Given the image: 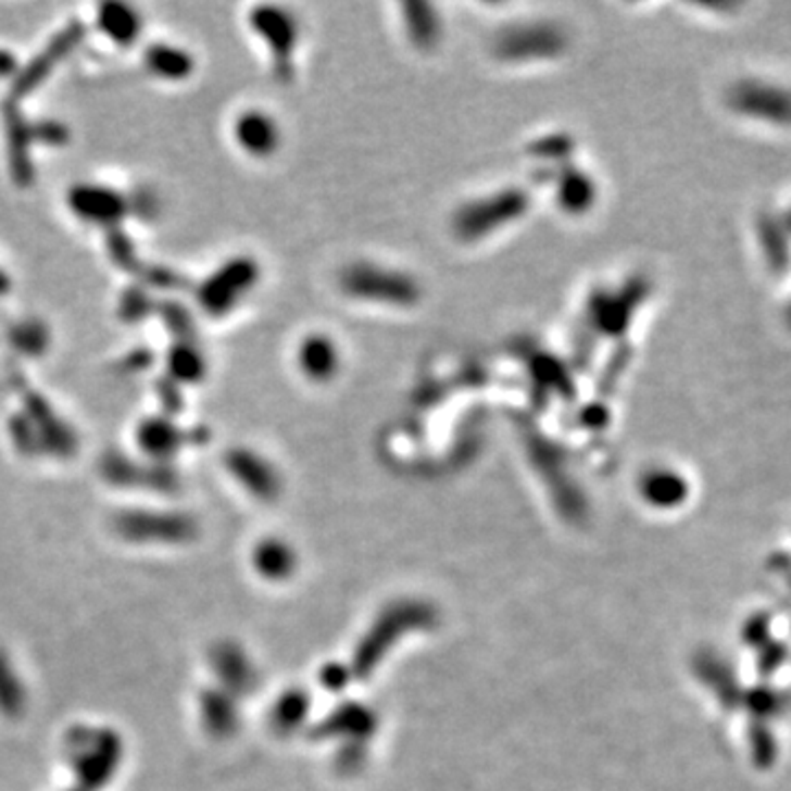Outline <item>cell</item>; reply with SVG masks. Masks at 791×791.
Instances as JSON below:
<instances>
[{
  "label": "cell",
  "mask_w": 791,
  "mask_h": 791,
  "mask_svg": "<svg viewBox=\"0 0 791 791\" xmlns=\"http://www.w3.org/2000/svg\"><path fill=\"white\" fill-rule=\"evenodd\" d=\"M787 322H789V326H791V304H789V309H787Z\"/></svg>",
  "instance_id": "cell-18"
},
{
  "label": "cell",
  "mask_w": 791,
  "mask_h": 791,
  "mask_svg": "<svg viewBox=\"0 0 791 791\" xmlns=\"http://www.w3.org/2000/svg\"><path fill=\"white\" fill-rule=\"evenodd\" d=\"M236 139L251 154H266L275 148V126L262 113H244L236 122Z\"/></svg>",
  "instance_id": "cell-9"
},
{
  "label": "cell",
  "mask_w": 791,
  "mask_h": 791,
  "mask_svg": "<svg viewBox=\"0 0 791 791\" xmlns=\"http://www.w3.org/2000/svg\"><path fill=\"white\" fill-rule=\"evenodd\" d=\"M784 227H787V231H789V234H791V214H789V218H787V221H784Z\"/></svg>",
  "instance_id": "cell-17"
},
{
  "label": "cell",
  "mask_w": 791,
  "mask_h": 791,
  "mask_svg": "<svg viewBox=\"0 0 791 791\" xmlns=\"http://www.w3.org/2000/svg\"><path fill=\"white\" fill-rule=\"evenodd\" d=\"M97 25H99V29H102V34L117 47L135 45L143 29L139 14L130 5H124V3H106L99 8Z\"/></svg>",
  "instance_id": "cell-5"
},
{
  "label": "cell",
  "mask_w": 791,
  "mask_h": 791,
  "mask_svg": "<svg viewBox=\"0 0 791 791\" xmlns=\"http://www.w3.org/2000/svg\"><path fill=\"white\" fill-rule=\"evenodd\" d=\"M12 341L16 348H21L25 354H40L47 348V330L40 324H25L18 326L12 335Z\"/></svg>",
  "instance_id": "cell-12"
},
{
  "label": "cell",
  "mask_w": 791,
  "mask_h": 791,
  "mask_svg": "<svg viewBox=\"0 0 791 791\" xmlns=\"http://www.w3.org/2000/svg\"><path fill=\"white\" fill-rule=\"evenodd\" d=\"M143 62L154 77H161L167 81H180L193 73V58L185 49L163 45V42L148 47Z\"/></svg>",
  "instance_id": "cell-8"
},
{
  "label": "cell",
  "mask_w": 791,
  "mask_h": 791,
  "mask_svg": "<svg viewBox=\"0 0 791 791\" xmlns=\"http://www.w3.org/2000/svg\"><path fill=\"white\" fill-rule=\"evenodd\" d=\"M8 290H10V277L3 271H0V294L8 292Z\"/></svg>",
  "instance_id": "cell-16"
},
{
  "label": "cell",
  "mask_w": 791,
  "mask_h": 791,
  "mask_svg": "<svg viewBox=\"0 0 791 791\" xmlns=\"http://www.w3.org/2000/svg\"><path fill=\"white\" fill-rule=\"evenodd\" d=\"M187 442V434L167 418H146L137 429V444L152 457H167Z\"/></svg>",
  "instance_id": "cell-6"
},
{
  "label": "cell",
  "mask_w": 791,
  "mask_h": 791,
  "mask_svg": "<svg viewBox=\"0 0 791 791\" xmlns=\"http://www.w3.org/2000/svg\"><path fill=\"white\" fill-rule=\"evenodd\" d=\"M5 122H8V139H10V163H12V174L16 178V183L27 185L32 180V159H29V148H32V128L27 126V122L21 117V113L14 106L5 109Z\"/></svg>",
  "instance_id": "cell-7"
},
{
  "label": "cell",
  "mask_w": 791,
  "mask_h": 791,
  "mask_svg": "<svg viewBox=\"0 0 791 791\" xmlns=\"http://www.w3.org/2000/svg\"><path fill=\"white\" fill-rule=\"evenodd\" d=\"M14 68L16 60L8 51H0V73H14Z\"/></svg>",
  "instance_id": "cell-15"
},
{
  "label": "cell",
  "mask_w": 791,
  "mask_h": 791,
  "mask_svg": "<svg viewBox=\"0 0 791 791\" xmlns=\"http://www.w3.org/2000/svg\"><path fill=\"white\" fill-rule=\"evenodd\" d=\"M728 102L745 117L763 120L776 126H791V90L782 86L761 79H745L730 90Z\"/></svg>",
  "instance_id": "cell-1"
},
{
  "label": "cell",
  "mask_w": 791,
  "mask_h": 791,
  "mask_svg": "<svg viewBox=\"0 0 791 791\" xmlns=\"http://www.w3.org/2000/svg\"><path fill=\"white\" fill-rule=\"evenodd\" d=\"M167 372L176 382H198L205 378L208 365L201 350L191 343H176L167 354Z\"/></svg>",
  "instance_id": "cell-11"
},
{
  "label": "cell",
  "mask_w": 791,
  "mask_h": 791,
  "mask_svg": "<svg viewBox=\"0 0 791 791\" xmlns=\"http://www.w3.org/2000/svg\"><path fill=\"white\" fill-rule=\"evenodd\" d=\"M253 277L255 271L251 262L244 260L229 262L221 271H216L210 279H205L201 290H198V302H201V306L210 315L218 317L234 309L238 297L251 286Z\"/></svg>",
  "instance_id": "cell-3"
},
{
  "label": "cell",
  "mask_w": 791,
  "mask_h": 791,
  "mask_svg": "<svg viewBox=\"0 0 791 791\" xmlns=\"http://www.w3.org/2000/svg\"><path fill=\"white\" fill-rule=\"evenodd\" d=\"M111 247H113L115 262H120V266H124V268H133V264H135V251H133L130 240L126 236H113Z\"/></svg>",
  "instance_id": "cell-14"
},
{
  "label": "cell",
  "mask_w": 791,
  "mask_h": 791,
  "mask_svg": "<svg viewBox=\"0 0 791 791\" xmlns=\"http://www.w3.org/2000/svg\"><path fill=\"white\" fill-rule=\"evenodd\" d=\"M148 309V297L139 290H128L124 302H122V315L124 319H141Z\"/></svg>",
  "instance_id": "cell-13"
},
{
  "label": "cell",
  "mask_w": 791,
  "mask_h": 791,
  "mask_svg": "<svg viewBox=\"0 0 791 791\" xmlns=\"http://www.w3.org/2000/svg\"><path fill=\"white\" fill-rule=\"evenodd\" d=\"M758 236H761L763 253H765L771 271L782 273L791 260V247H789L791 234L787 231L784 223H780L771 216H763L758 223Z\"/></svg>",
  "instance_id": "cell-10"
},
{
  "label": "cell",
  "mask_w": 791,
  "mask_h": 791,
  "mask_svg": "<svg viewBox=\"0 0 791 791\" xmlns=\"http://www.w3.org/2000/svg\"><path fill=\"white\" fill-rule=\"evenodd\" d=\"M66 203L79 221L102 227H115L130 212V203L124 193L92 183H81L68 189Z\"/></svg>",
  "instance_id": "cell-2"
},
{
  "label": "cell",
  "mask_w": 791,
  "mask_h": 791,
  "mask_svg": "<svg viewBox=\"0 0 791 791\" xmlns=\"http://www.w3.org/2000/svg\"><path fill=\"white\" fill-rule=\"evenodd\" d=\"M81 27L79 25H71L68 29H64L62 34L55 36V40L36 58L32 60L18 75L14 81V95L23 97L27 92H32L49 73L55 64L62 62V58L79 42L81 38Z\"/></svg>",
  "instance_id": "cell-4"
}]
</instances>
